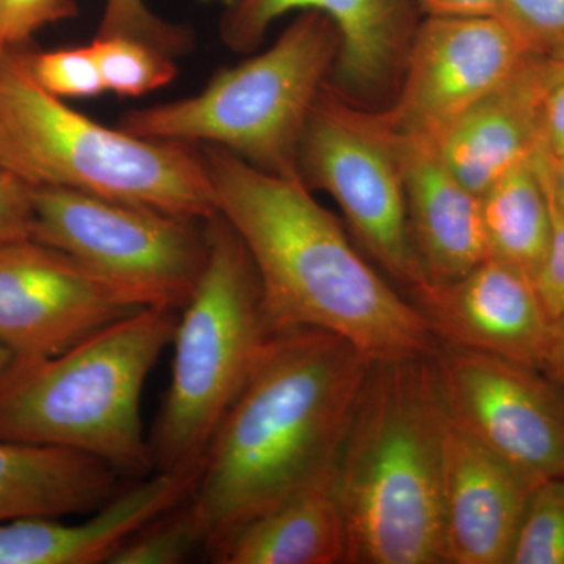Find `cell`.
Here are the masks:
<instances>
[{
  "label": "cell",
  "instance_id": "cell-23",
  "mask_svg": "<svg viewBox=\"0 0 564 564\" xmlns=\"http://www.w3.org/2000/svg\"><path fill=\"white\" fill-rule=\"evenodd\" d=\"M199 551L204 536L188 499L133 534L109 564H180Z\"/></svg>",
  "mask_w": 564,
  "mask_h": 564
},
{
  "label": "cell",
  "instance_id": "cell-2",
  "mask_svg": "<svg viewBox=\"0 0 564 564\" xmlns=\"http://www.w3.org/2000/svg\"><path fill=\"white\" fill-rule=\"evenodd\" d=\"M372 359L336 334H273L212 441L191 505L214 560L251 519L334 474Z\"/></svg>",
  "mask_w": 564,
  "mask_h": 564
},
{
  "label": "cell",
  "instance_id": "cell-37",
  "mask_svg": "<svg viewBox=\"0 0 564 564\" xmlns=\"http://www.w3.org/2000/svg\"><path fill=\"white\" fill-rule=\"evenodd\" d=\"M560 65H564V63H560Z\"/></svg>",
  "mask_w": 564,
  "mask_h": 564
},
{
  "label": "cell",
  "instance_id": "cell-17",
  "mask_svg": "<svg viewBox=\"0 0 564 564\" xmlns=\"http://www.w3.org/2000/svg\"><path fill=\"white\" fill-rule=\"evenodd\" d=\"M199 474L162 473L124 485L87 521L22 518L0 524V564L110 563L126 541L191 499Z\"/></svg>",
  "mask_w": 564,
  "mask_h": 564
},
{
  "label": "cell",
  "instance_id": "cell-18",
  "mask_svg": "<svg viewBox=\"0 0 564 564\" xmlns=\"http://www.w3.org/2000/svg\"><path fill=\"white\" fill-rule=\"evenodd\" d=\"M551 65L530 55L510 79L432 140L444 165L475 195H484L540 148Z\"/></svg>",
  "mask_w": 564,
  "mask_h": 564
},
{
  "label": "cell",
  "instance_id": "cell-1",
  "mask_svg": "<svg viewBox=\"0 0 564 564\" xmlns=\"http://www.w3.org/2000/svg\"><path fill=\"white\" fill-rule=\"evenodd\" d=\"M202 152L218 214L254 265L270 332L322 329L372 361L432 358L440 340L417 307L364 261L302 177L263 172L214 144Z\"/></svg>",
  "mask_w": 564,
  "mask_h": 564
},
{
  "label": "cell",
  "instance_id": "cell-27",
  "mask_svg": "<svg viewBox=\"0 0 564 564\" xmlns=\"http://www.w3.org/2000/svg\"><path fill=\"white\" fill-rule=\"evenodd\" d=\"M144 41L166 54H184L192 39L185 29L161 20L144 0H106L98 35Z\"/></svg>",
  "mask_w": 564,
  "mask_h": 564
},
{
  "label": "cell",
  "instance_id": "cell-38",
  "mask_svg": "<svg viewBox=\"0 0 564 564\" xmlns=\"http://www.w3.org/2000/svg\"><path fill=\"white\" fill-rule=\"evenodd\" d=\"M0 55H2V51H0Z\"/></svg>",
  "mask_w": 564,
  "mask_h": 564
},
{
  "label": "cell",
  "instance_id": "cell-6",
  "mask_svg": "<svg viewBox=\"0 0 564 564\" xmlns=\"http://www.w3.org/2000/svg\"><path fill=\"white\" fill-rule=\"evenodd\" d=\"M340 51L336 25L302 11L262 54L223 69L198 95L122 115L143 139L214 144L263 172L300 177L304 128Z\"/></svg>",
  "mask_w": 564,
  "mask_h": 564
},
{
  "label": "cell",
  "instance_id": "cell-15",
  "mask_svg": "<svg viewBox=\"0 0 564 564\" xmlns=\"http://www.w3.org/2000/svg\"><path fill=\"white\" fill-rule=\"evenodd\" d=\"M541 481L478 443L444 411L443 518L447 563L510 564L527 505Z\"/></svg>",
  "mask_w": 564,
  "mask_h": 564
},
{
  "label": "cell",
  "instance_id": "cell-12",
  "mask_svg": "<svg viewBox=\"0 0 564 564\" xmlns=\"http://www.w3.org/2000/svg\"><path fill=\"white\" fill-rule=\"evenodd\" d=\"M524 44L499 17H425L391 107L372 111L393 133L433 140L524 65Z\"/></svg>",
  "mask_w": 564,
  "mask_h": 564
},
{
  "label": "cell",
  "instance_id": "cell-25",
  "mask_svg": "<svg viewBox=\"0 0 564 564\" xmlns=\"http://www.w3.org/2000/svg\"><path fill=\"white\" fill-rule=\"evenodd\" d=\"M21 55L32 79L55 98H93L106 91L91 44Z\"/></svg>",
  "mask_w": 564,
  "mask_h": 564
},
{
  "label": "cell",
  "instance_id": "cell-28",
  "mask_svg": "<svg viewBox=\"0 0 564 564\" xmlns=\"http://www.w3.org/2000/svg\"><path fill=\"white\" fill-rule=\"evenodd\" d=\"M76 14L74 0H0V51H17L33 33Z\"/></svg>",
  "mask_w": 564,
  "mask_h": 564
},
{
  "label": "cell",
  "instance_id": "cell-26",
  "mask_svg": "<svg viewBox=\"0 0 564 564\" xmlns=\"http://www.w3.org/2000/svg\"><path fill=\"white\" fill-rule=\"evenodd\" d=\"M497 17L532 57L564 63V0H502Z\"/></svg>",
  "mask_w": 564,
  "mask_h": 564
},
{
  "label": "cell",
  "instance_id": "cell-22",
  "mask_svg": "<svg viewBox=\"0 0 564 564\" xmlns=\"http://www.w3.org/2000/svg\"><path fill=\"white\" fill-rule=\"evenodd\" d=\"M106 90L124 98H139L172 84L177 68L172 55L144 43L121 36H96L91 43Z\"/></svg>",
  "mask_w": 564,
  "mask_h": 564
},
{
  "label": "cell",
  "instance_id": "cell-16",
  "mask_svg": "<svg viewBox=\"0 0 564 564\" xmlns=\"http://www.w3.org/2000/svg\"><path fill=\"white\" fill-rule=\"evenodd\" d=\"M366 111L402 177L411 236L426 276L437 284L459 280L489 258L480 196L456 180L432 140L393 133Z\"/></svg>",
  "mask_w": 564,
  "mask_h": 564
},
{
  "label": "cell",
  "instance_id": "cell-35",
  "mask_svg": "<svg viewBox=\"0 0 564 564\" xmlns=\"http://www.w3.org/2000/svg\"><path fill=\"white\" fill-rule=\"evenodd\" d=\"M541 370L564 391V315L552 322L547 350Z\"/></svg>",
  "mask_w": 564,
  "mask_h": 564
},
{
  "label": "cell",
  "instance_id": "cell-32",
  "mask_svg": "<svg viewBox=\"0 0 564 564\" xmlns=\"http://www.w3.org/2000/svg\"><path fill=\"white\" fill-rule=\"evenodd\" d=\"M0 166L17 174L28 184H44L39 166L35 165L28 150L22 147L20 139L2 113H0Z\"/></svg>",
  "mask_w": 564,
  "mask_h": 564
},
{
  "label": "cell",
  "instance_id": "cell-4",
  "mask_svg": "<svg viewBox=\"0 0 564 564\" xmlns=\"http://www.w3.org/2000/svg\"><path fill=\"white\" fill-rule=\"evenodd\" d=\"M180 314L144 307L58 355L14 358L0 378V440L80 452L126 480L154 473L141 393Z\"/></svg>",
  "mask_w": 564,
  "mask_h": 564
},
{
  "label": "cell",
  "instance_id": "cell-14",
  "mask_svg": "<svg viewBox=\"0 0 564 564\" xmlns=\"http://www.w3.org/2000/svg\"><path fill=\"white\" fill-rule=\"evenodd\" d=\"M408 299L440 344L543 367L552 321L533 282L507 263L488 258L459 280L425 282Z\"/></svg>",
  "mask_w": 564,
  "mask_h": 564
},
{
  "label": "cell",
  "instance_id": "cell-10",
  "mask_svg": "<svg viewBox=\"0 0 564 564\" xmlns=\"http://www.w3.org/2000/svg\"><path fill=\"white\" fill-rule=\"evenodd\" d=\"M150 306L165 304L39 240L0 247V343L17 359L58 355Z\"/></svg>",
  "mask_w": 564,
  "mask_h": 564
},
{
  "label": "cell",
  "instance_id": "cell-31",
  "mask_svg": "<svg viewBox=\"0 0 564 564\" xmlns=\"http://www.w3.org/2000/svg\"><path fill=\"white\" fill-rule=\"evenodd\" d=\"M541 150L552 158L564 155V65L552 63L541 106Z\"/></svg>",
  "mask_w": 564,
  "mask_h": 564
},
{
  "label": "cell",
  "instance_id": "cell-13",
  "mask_svg": "<svg viewBox=\"0 0 564 564\" xmlns=\"http://www.w3.org/2000/svg\"><path fill=\"white\" fill-rule=\"evenodd\" d=\"M321 11L336 25L340 51L329 85L352 104L397 91L417 29L414 0H226L223 44L237 54L261 46L274 21L291 11Z\"/></svg>",
  "mask_w": 564,
  "mask_h": 564
},
{
  "label": "cell",
  "instance_id": "cell-8",
  "mask_svg": "<svg viewBox=\"0 0 564 564\" xmlns=\"http://www.w3.org/2000/svg\"><path fill=\"white\" fill-rule=\"evenodd\" d=\"M33 240L152 293L187 304L209 256L206 221L113 202L65 185H31Z\"/></svg>",
  "mask_w": 564,
  "mask_h": 564
},
{
  "label": "cell",
  "instance_id": "cell-24",
  "mask_svg": "<svg viewBox=\"0 0 564 564\" xmlns=\"http://www.w3.org/2000/svg\"><path fill=\"white\" fill-rule=\"evenodd\" d=\"M510 564H564V477L545 478L534 489Z\"/></svg>",
  "mask_w": 564,
  "mask_h": 564
},
{
  "label": "cell",
  "instance_id": "cell-11",
  "mask_svg": "<svg viewBox=\"0 0 564 564\" xmlns=\"http://www.w3.org/2000/svg\"><path fill=\"white\" fill-rule=\"evenodd\" d=\"M432 362L464 432L541 480L564 477V391L543 370L443 344Z\"/></svg>",
  "mask_w": 564,
  "mask_h": 564
},
{
  "label": "cell",
  "instance_id": "cell-21",
  "mask_svg": "<svg viewBox=\"0 0 564 564\" xmlns=\"http://www.w3.org/2000/svg\"><path fill=\"white\" fill-rule=\"evenodd\" d=\"M480 199L489 258L533 282L551 242L552 217L532 158L505 173Z\"/></svg>",
  "mask_w": 564,
  "mask_h": 564
},
{
  "label": "cell",
  "instance_id": "cell-5",
  "mask_svg": "<svg viewBox=\"0 0 564 564\" xmlns=\"http://www.w3.org/2000/svg\"><path fill=\"white\" fill-rule=\"evenodd\" d=\"M209 256L174 333L172 381L150 436L155 470L199 474L215 434L273 333L250 254L231 225L206 221Z\"/></svg>",
  "mask_w": 564,
  "mask_h": 564
},
{
  "label": "cell",
  "instance_id": "cell-34",
  "mask_svg": "<svg viewBox=\"0 0 564 564\" xmlns=\"http://www.w3.org/2000/svg\"><path fill=\"white\" fill-rule=\"evenodd\" d=\"M534 169L543 182L547 202L564 217V155L552 158L545 154L541 147L532 155Z\"/></svg>",
  "mask_w": 564,
  "mask_h": 564
},
{
  "label": "cell",
  "instance_id": "cell-3",
  "mask_svg": "<svg viewBox=\"0 0 564 564\" xmlns=\"http://www.w3.org/2000/svg\"><path fill=\"white\" fill-rule=\"evenodd\" d=\"M443 425L432 358L370 364L333 474L348 563H447Z\"/></svg>",
  "mask_w": 564,
  "mask_h": 564
},
{
  "label": "cell",
  "instance_id": "cell-7",
  "mask_svg": "<svg viewBox=\"0 0 564 564\" xmlns=\"http://www.w3.org/2000/svg\"><path fill=\"white\" fill-rule=\"evenodd\" d=\"M0 113L44 184L193 220L218 214L198 144L143 139L90 120L44 91L18 51L0 55Z\"/></svg>",
  "mask_w": 564,
  "mask_h": 564
},
{
  "label": "cell",
  "instance_id": "cell-9",
  "mask_svg": "<svg viewBox=\"0 0 564 564\" xmlns=\"http://www.w3.org/2000/svg\"><path fill=\"white\" fill-rule=\"evenodd\" d=\"M300 177L339 204L366 251L397 284L414 291L429 282L415 251L403 182L388 144L366 109L325 85L304 128Z\"/></svg>",
  "mask_w": 564,
  "mask_h": 564
},
{
  "label": "cell",
  "instance_id": "cell-19",
  "mask_svg": "<svg viewBox=\"0 0 564 564\" xmlns=\"http://www.w3.org/2000/svg\"><path fill=\"white\" fill-rule=\"evenodd\" d=\"M122 480L90 455L0 440V524L91 513L120 491Z\"/></svg>",
  "mask_w": 564,
  "mask_h": 564
},
{
  "label": "cell",
  "instance_id": "cell-30",
  "mask_svg": "<svg viewBox=\"0 0 564 564\" xmlns=\"http://www.w3.org/2000/svg\"><path fill=\"white\" fill-rule=\"evenodd\" d=\"M31 184L0 166V247L33 237Z\"/></svg>",
  "mask_w": 564,
  "mask_h": 564
},
{
  "label": "cell",
  "instance_id": "cell-36",
  "mask_svg": "<svg viewBox=\"0 0 564 564\" xmlns=\"http://www.w3.org/2000/svg\"><path fill=\"white\" fill-rule=\"evenodd\" d=\"M14 355L2 343H0V378L6 375L7 370L13 362Z\"/></svg>",
  "mask_w": 564,
  "mask_h": 564
},
{
  "label": "cell",
  "instance_id": "cell-20",
  "mask_svg": "<svg viewBox=\"0 0 564 564\" xmlns=\"http://www.w3.org/2000/svg\"><path fill=\"white\" fill-rule=\"evenodd\" d=\"M347 522L333 488V475L307 486L251 519L232 534L215 563H348Z\"/></svg>",
  "mask_w": 564,
  "mask_h": 564
},
{
  "label": "cell",
  "instance_id": "cell-33",
  "mask_svg": "<svg viewBox=\"0 0 564 564\" xmlns=\"http://www.w3.org/2000/svg\"><path fill=\"white\" fill-rule=\"evenodd\" d=\"M423 17H497L502 0H414Z\"/></svg>",
  "mask_w": 564,
  "mask_h": 564
},
{
  "label": "cell",
  "instance_id": "cell-29",
  "mask_svg": "<svg viewBox=\"0 0 564 564\" xmlns=\"http://www.w3.org/2000/svg\"><path fill=\"white\" fill-rule=\"evenodd\" d=\"M549 209L552 217L551 242L533 285L545 314L554 322L564 315V217L551 204Z\"/></svg>",
  "mask_w": 564,
  "mask_h": 564
}]
</instances>
